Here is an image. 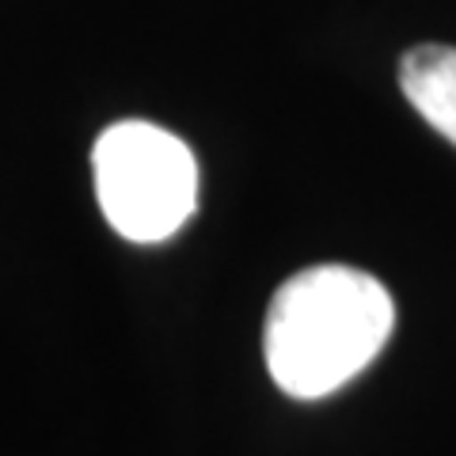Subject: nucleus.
<instances>
[{"label":"nucleus","mask_w":456,"mask_h":456,"mask_svg":"<svg viewBox=\"0 0 456 456\" xmlns=\"http://www.w3.org/2000/svg\"><path fill=\"white\" fill-rule=\"evenodd\" d=\"M392 327V293L373 274L338 263L308 266L281 281L266 308V369L285 395L323 399L388 346Z\"/></svg>","instance_id":"f257e3e1"},{"label":"nucleus","mask_w":456,"mask_h":456,"mask_svg":"<svg viewBox=\"0 0 456 456\" xmlns=\"http://www.w3.org/2000/svg\"><path fill=\"white\" fill-rule=\"evenodd\" d=\"M95 198L107 224L134 244L175 236L198 206V160L164 126L126 118L92 149Z\"/></svg>","instance_id":"f03ea898"},{"label":"nucleus","mask_w":456,"mask_h":456,"mask_svg":"<svg viewBox=\"0 0 456 456\" xmlns=\"http://www.w3.org/2000/svg\"><path fill=\"white\" fill-rule=\"evenodd\" d=\"M399 88L434 130L456 145V46H415L399 61Z\"/></svg>","instance_id":"7ed1b4c3"}]
</instances>
